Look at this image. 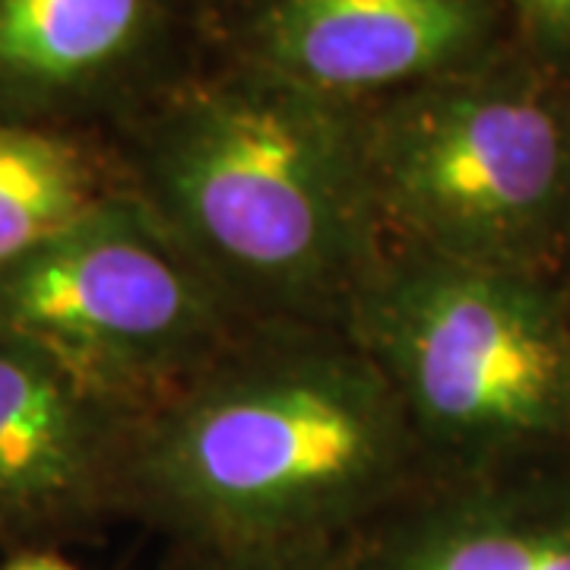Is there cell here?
Returning a JSON list of instances; mask_svg holds the SVG:
<instances>
[{
    "label": "cell",
    "instance_id": "obj_8",
    "mask_svg": "<svg viewBox=\"0 0 570 570\" xmlns=\"http://www.w3.org/2000/svg\"><path fill=\"white\" fill-rule=\"evenodd\" d=\"M178 0H0V121L80 130L163 82Z\"/></svg>",
    "mask_w": 570,
    "mask_h": 570
},
{
    "label": "cell",
    "instance_id": "obj_7",
    "mask_svg": "<svg viewBox=\"0 0 570 570\" xmlns=\"http://www.w3.org/2000/svg\"><path fill=\"white\" fill-rule=\"evenodd\" d=\"M501 0H235V61L340 105L494 61Z\"/></svg>",
    "mask_w": 570,
    "mask_h": 570
},
{
    "label": "cell",
    "instance_id": "obj_4",
    "mask_svg": "<svg viewBox=\"0 0 570 570\" xmlns=\"http://www.w3.org/2000/svg\"><path fill=\"white\" fill-rule=\"evenodd\" d=\"M355 111L387 245L539 273L570 228V111L530 73L489 61Z\"/></svg>",
    "mask_w": 570,
    "mask_h": 570
},
{
    "label": "cell",
    "instance_id": "obj_3",
    "mask_svg": "<svg viewBox=\"0 0 570 570\" xmlns=\"http://www.w3.org/2000/svg\"><path fill=\"white\" fill-rule=\"evenodd\" d=\"M343 330L393 390L425 475L570 438V314L532 269L387 245Z\"/></svg>",
    "mask_w": 570,
    "mask_h": 570
},
{
    "label": "cell",
    "instance_id": "obj_9",
    "mask_svg": "<svg viewBox=\"0 0 570 570\" xmlns=\"http://www.w3.org/2000/svg\"><path fill=\"white\" fill-rule=\"evenodd\" d=\"M340 570H570V472L422 475L336 546Z\"/></svg>",
    "mask_w": 570,
    "mask_h": 570
},
{
    "label": "cell",
    "instance_id": "obj_12",
    "mask_svg": "<svg viewBox=\"0 0 570 570\" xmlns=\"http://www.w3.org/2000/svg\"><path fill=\"white\" fill-rule=\"evenodd\" d=\"M532 51L549 63H570V0H501Z\"/></svg>",
    "mask_w": 570,
    "mask_h": 570
},
{
    "label": "cell",
    "instance_id": "obj_10",
    "mask_svg": "<svg viewBox=\"0 0 570 570\" xmlns=\"http://www.w3.org/2000/svg\"><path fill=\"white\" fill-rule=\"evenodd\" d=\"M124 184L82 130L0 121V266L48 245Z\"/></svg>",
    "mask_w": 570,
    "mask_h": 570
},
{
    "label": "cell",
    "instance_id": "obj_6",
    "mask_svg": "<svg viewBox=\"0 0 570 570\" xmlns=\"http://www.w3.org/2000/svg\"><path fill=\"white\" fill-rule=\"evenodd\" d=\"M140 419L0 333V551L58 549L134 510Z\"/></svg>",
    "mask_w": 570,
    "mask_h": 570
},
{
    "label": "cell",
    "instance_id": "obj_5",
    "mask_svg": "<svg viewBox=\"0 0 570 570\" xmlns=\"http://www.w3.org/2000/svg\"><path fill=\"white\" fill-rule=\"evenodd\" d=\"M250 321L124 184L48 245L0 266V333L149 412Z\"/></svg>",
    "mask_w": 570,
    "mask_h": 570
},
{
    "label": "cell",
    "instance_id": "obj_1",
    "mask_svg": "<svg viewBox=\"0 0 570 570\" xmlns=\"http://www.w3.org/2000/svg\"><path fill=\"white\" fill-rule=\"evenodd\" d=\"M422 475L393 390L343 326L250 324L142 412L130 501L181 549H336Z\"/></svg>",
    "mask_w": 570,
    "mask_h": 570
},
{
    "label": "cell",
    "instance_id": "obj_13",
    "mask_svg": "<svg viewBox=\"0 0 570 570\" xmlns=\"http://www.w3.org/2000/svg\"><path fill=\"white\" fill-rule=\"evenodd\" d=\"M0 570H82L58 549H22L3 554Z\"/></svg>",
    "mask_w": 570,
    "mask_h": 570
},
{
    "label": "cell",
    "instance_id": "obj_11",
    "mask_svg": "<svg viewBox=\"0 0 570 570\" xmlns=\"http://www.w3.org/2000/svg\"><path fill=\"white\" fill-rule=\"evenodd\" d=\"M178 570H340V561L326 546L181 549Z\"/></svg>",
    "mask_w": 570,
    "mask_h": 570
},
{
    "label": "cell",
    "instance_id": "obj_2",
    "mask_svg": "<svg viewBox=\"0 0 570 570\" xmlns=\"http://www.w3.org/2000/svg\"><path fill=\"white\" fill-rule=\"evenodd\" d=\"M121 171L250 324L343 326L387 250L358 111L247 63L163 82Z\"/></svg>",
    "mask_w": 570,
    "mask_h": 570
}]
</instances>
